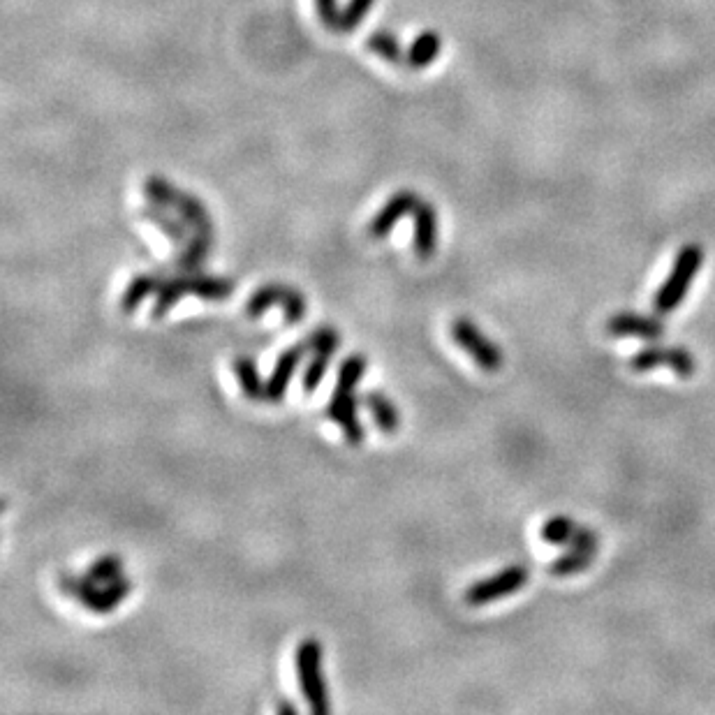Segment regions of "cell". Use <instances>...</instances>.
<instances>
[{"mask_svg": "<svg viewBox=\"0 0 715 715\" xmlns=\"http://www.w3.org/2000/svg\"><path fill=\"white\" fill-rule=\"evenodd\" d=\"M234 292V283L230 278H216L204 274H186L167 278L156 292V304H153L151 315L156 320L165 318L172 311V306L183 297H199L206 301H223L230 299Z\"/></svg>", "mask_w": 715, "mask_h": 715, "instance_id": "cell-1", "label": "cell"}, {"mask_svg": "<svg viewBox=\"0 0 715 715\" xmlns=\"http://www.w3.org/2000/svg\"><path fill=\"white\" fill-rule=\"evenodd\" d=\"M704 264V248L697 243H688L678 250L676 262L672 267V274L660 285L658 294L653 299V308L658 315L674 313L678 306L683 304V299L688 297L692 280H695L697 271Z\"/></svg>", "mask_w": 715, "mask_h": 715, "instance_id": "cell-2", "label": "cell"}, {"mask_svg": "<svg viewBox=\"0 0 715 715\" xmlns=\"http://www.w3.org/2000/svg\"><path fill=\"white\" fill-rule=\"evenodd\" d=\"M132 579L119 577L116 581H109L107 586L93 584L88 577H75V574H61L58 579V588L65 595H70L72 600H77L81 607L93 611V614H112L119 604L132 593Z\"/></svg>", "mask_w": 715, "mask_h": 715, "instance_id": "cell-3", "label": "cell"}, {"mask_svg": "<svg viewBox=\"0 0 715 715\" xmlns=\"http://www.w3.org/2000/svg\"><path fill=\"white\" fill-rule=\"evenodd\" d=\"M294 667H297L299 688L308 709L313 713H329L327 683L322 674V646L318 639H304L294 651Z\"/></svg>", "mask_w": 715, "mask_h": 715, "instance_id": "cell-4", "label": "cell"}, {"mask_svg": "<svg viewBox=\"0 0 715 715\" xmlns=\"http://www.w3.org/2000/svg\"><path fill=\"white\" fill-rule=\"evenodd\" d=\"M452 338L463 352L473 357L475 364L486 373H496L503 368L505 355L491 338H486L477 324L468 318H459L452 324Z\"/></svg>", "mask_w": 715, "mask_h": 715, "instance_id": "cell-5", "label": "cell"}, {"mask_svg": "<svg viewBox=\"0 0 715 715\" xmlns=\"http://www.w3.org/2000/svg\"><path fill=\"white\" fill-rule=\"evenodd\" d=\"M528 581V567L523 565H510L505 570H500L498 574H493L489 579L475 581L473 586H468V591L463 593V600H466L470 607H484L493 600H500V597H507L512 593L521 591Z\"/></svg>", "mask_w": 715, "mask_h": 715, "instance_id": "cell-6", "label": "cell"}, {"mask_svg": "<svg viewBox=\"0 0 715 715\" xmlns=\"http://www.w3.org/2000/svg\"><path fill=\"white\" fill-rule=\"evenodd\" d=\"M366 366H368V361L364 355H350L343 361L341 368H338L336 387H334V392H331V401L327 405V417L331 419V422H338L345 412L357 408L359 401L355 396V389L359 385V380L364 378Z\"/></svg>", "mask_w": 715, "mask_h": 715, "instance_id": "cell-7", "label": "cell"}, {"mask_svg": "<svg viewBox=\"0 0 715 715\" xmlns=\"http://www.w3.org/2000/svg\"><path fill=\"white\" fill-rule=\"evenodd\" d=\"M672 368L681 378H690L697 371V361L683 348H646L630 359V368L637 373L653 371V368Z\"/></svg>", "mask_w": 715, "mask_h": 715, "instance_id": "cell-8", "label": "cell"}, {"mask_svg": "<svg viewBox=\"0 0 715 715\" xmlns=\"http://www.w3.org/2000/svg\"><path fill=\"white\" fill-rule=\"evenodd\" d=\"M308 345H311L313 357H311V364H308L306 373H304V392L313 394L315 389L320 387L324 373H327L331 357H334L338 352V345H341V336H338L336 329L322 327L318 331H313L311 338H308Z\"/></svg>", "mask_w": 715, "mask_h": 715, "instance_id": "cell-9", "label": "cell"}, {"mask_svg": "<svg viewBox=\"0 0 715 715\" xmlns=\"http://www.w3.org/2000/svg\"><path fill=\"white\" fill-rule=\"evenodd\" d=\"M419 204V195L415 190H398L396 195L387 199V204L375 213L371 223H368V237L385 239L392 227L408 213H415V206Z\"/></svg>", "mask_w": 715, "mask_h": 715, "instance_id": "cell-10", "label": "cell"}, {"mask_svg": "<svg viewBox=\"0 0 715 715\" xmlns=\"http://www.w3.org/2000/svg\"><path fill=\"white\" fill-rule=\"evenodd\" d=\"M311 350V345L306 343H297L292 345V348L283 350L276 359L274 371H271L269 380H267V401L269 403H280L285 398L287 387H290L292 375L297 371V366L301 364V359L306 357V352Z\"/></svg>", "mask_w": 715, "mask_h": 715, "instance_id": "cell-11", "label": "cell"}, {"mask_svg": "<svg viewBox=\"0 0 715 715\" xmlns=\"http://www.w3.org/2000/svg\"><path fill=\"white\" fill-rule=\"evenodd\" d=\"M542 540L549 544H565V547L597 549V535L593 530L579 526L567 517H554L542 526Z\"/></svg>", "mask_w": 715, "mask_h": 715, "instance_id": "cell-12", "label": "cell"}, {"mask_svg": "<svg viewBox=\"0 0 715 715\" xmlns=\"http://www.w3.org/2000/svg\"><path fill=\"white\" fill-rule=\"evenodd\" d=\"M438 246V213L431 202L415 206V253L419 260H431Z\"/></svg>", "mask_w": 715, "mask_h": 715, "instance_id": "cell-13", "label": "cell"}, {"mask_svg": "<svg viewBox=\"0 0 715 715\" xmlns=\"http://www.w3.org/2000/svg\"><path fill=\"white\" fill-rule=\"evenodd\" d=\"M607 334L637 336V338H646V341H655V338L665 334V324L655 318H644V315L618 313L614 318L607 320Z\"/></svg>", "mask_w": 715, "mask_h": 715, "instance_id": "cell-14", "label": "cell"}, {"mask_svg": "<svg viewBox=\"0 0 715 715\" xmlns=\"http://www.w3.org/2000/svg\"><path fill=\"white\" fill-rule=\"evenodd\" d=\"M139 216L156 225L158 230L165 234L169 241L179 243V246H183V243L190 239V227H188L186 220H183L179 213H176V216H172V213H169V209H165V206H158V204L151 202L149 206H144V209L139 211Z\"/></svg>", "mask_w": 715, "mask_h": 715, "instance_id": "cell-15", "label": "cell"}, {"mask_svg": "<svg viewBox=\"0 0 715 715\" xmlns=\"http://www.w3.org/2000/svg\"><path fill=\"white\" fill-rule=\"evenodd\" d=\"M361 403L371 410L375 424H378V429L382 433L392 436V433L398 431V426H401V417H398V410L392 403V398H387L382 392H366L364 398H361Z\"/></svg>", "mask_w": 715, "mask_h": 715, "instance_id": "cell-16", "label": "cell"}, {"mask_svg": "<svg viewBox=\"0 0 715 715\" xmlns=\"http://www.w3.org/2000/svg\"><path fill=\"white\" fill-rule=\"evenodd\" d=\"M442 49V38L436 31H424L422 35H417L415 42L410 44L408 56H405V63L412 70H424L436 61Z\"/></svg>", "mask_w": 715, "mask_h": 715, "instance_id": "cell-17", "label": "cell"}, {"mask_svg": "<svg viewBox=\"0 0 715 715\" xmlns=\"http://www.w3.org/2000/svg\"><path fill=\"white\" fill-rule=\"evenodd\" d=\"M162 283H165V278L158 276V274H139V276L132 278L128 283V287H125L123 297H121V311L125 315L135 313L137 308L142 306V301L149 297V294L160 290Z\"/></svg>", "mask_w": 715, "mask_h": 715, "instance_id": "cell-18", "label": "cell"}, {"mask_svg": "<svg viewBox=\"0 0 715 715\" xmlns=\"http://www.w3.org/2000/svg\"><path fill=\"white\" fill-rule=\"evenodd\" d=\"M179 213V216L186 220L188 227L193 232H209L213 234V220L209 216V209L199 202V199L195 195H190V193H179V199H176V204H174V209Z\"/></svg>", "mask_w": 715, "mask_h": 715, "instance_id": "cell-19", "label": "cell"}, {"mask_svg": "<svg viewBox=\"0 0 715 715\" xmlns=\"http://www.w3.org/2000/svg\"><path fill=\"white\" fill-rule=\"evenodd\" d=\"M234 375H237L241 392L246 394L250 401H262L267 398V382H262L257 364L250 357H237L234 359Z\"/></svg>", "mask_w": 715, "mask_h": 715, "instance_id": "cell-20", "label": "cell"}, {"mask_svg": "<svg viewBox=\"0 0 715 715\" xmlns=\"http://www.w3.org/2000/svg\"><path fill=\"white\" fill-rule=\"evenodd\" d=\"M290 290H292V287L278 285V283H269V285L257 287V290L250 294V299L246 301V315H248V318L255 320V318H260V315L267 313L271 306H276V304L283 306L285 299H287V294H290Z\"/></svg>", "mask_w": 715, "mask_h": 715, "instance_id": "cell-21", "label": "cell"}, {"mask_svg": "<svg viewBox=\"0 0 715 715\" xmlns=\"http://www.w3.org/2000/svg\"><path fill=\"white\" fill-rule=\"evenodd\" d=\"M597 556V549H586V547H570L567 554H563L556 560H551L547 572L554 574V577H572V574L586 572L588 565L593 563Z\"/></svg>", "mask_w": 715, "mask_h": 715, "instance_id": "cell-22", "label": "cell"}, {"mask_svg": "<svg viewBox=\"0 0 715 715\" xmlns=\"http://www.w3.org/2000/svg\"><path fill=\"white\" fill-rule=\"evenodd\" d=\"M213 246V234L209 232H193L190 239L183 243V250L176 257V267L183 271H195L199 264L206 260Z\"/></svg>", "mask_w": 715, "mask_h": 715, "instance_id": "cell-23", "label": "cell"}, {"mask_svg": "<svg viewBox=\"0 0 715 715\" xmlns=\"http://www.w3.org/2000/svg\"><path fill=\"white\" fill-rule=\"evenodd\" d=\"M366 47L371 49L375 56L385 58L387 63H403V61H405V58H403V49H401V42H398V38H396L394 33L385 31V28H378V31L368 35Z\"/></svg>", "mask_w": 715, "mask_h": 715, "instance_id": "cell-24", "label": "cell"}, {"mask_svg": "<svg viewBox=\"0 0 715 715\" xmlns=\"http://www.w3.org/2000/svg\"><path fill=\"white\" fill-rule=\"evenodd\" d=\"M181 190L174 186V183H169L167 179H162V176H149V179L144 181V195L149 202L165 206V209L172 211L176 199H179Z\"/></svg>", "mask_w": 715, "mask_h": 715, "instance_id": "cell-25", "label": "cell"}, {"mask_svg": "<svg viewBox=\"0 0 715 715\" xmlns=\"http://www.w3.org/2000/svg\"><path fill=\"white\" fill-rule=\"evenodd\" d=\"M121 572H123V558L116 554H107L88 565L86 577L91 579L93 584H109V581L119 579Z\"/></svg>", "mask_w": 715, "mask_h": 715, "instance_id": "cell-26", "label": "cell"}, {"mask_svg": "<svg viewBox=\"0 0 715 715\" xmlns=\"http://www.w3.org/2000/svg\"><path fill=\"white\" fill-rule=\"evenodd\" d=\"M375 5V0H350L345 5V10L341 12V28L338 33H350L366 19V14L371 12V7Z\"/></svg>", "mask_w": 715, "mask_h": 715, "instance_id": "cell-27", "label": "cell"}, {"mask_svg": "<svg viewBox=\"0 0 715 715\" xmlns=\"http://www.w3.org/2000/svg\"><path fill=\"white\" fill-rule=\"evenodd\" d=\"M318 3V14L320 21L329 31H338L341 28V12L338 10V0H315Z\"/></svg>", "mask_w": 715, "mask_h": 715, "instance_id": "cell-28", "label": "cell"}, {"mask_svg": "<svg viewBox=\"0 0 715 715\" xmlns=\"http://www.w3.org/2000/svg\"><path fill=\"white\" fill-rule=\"evenodd\" d=\"M276 711H278V713H290V715L299 713L297 704H290V702H278V704H276Z\"/></svg>", "mask_w": 715, "mask_h": 715, "instance_id": "cell-29", "label": "cell"}]
</instances>
